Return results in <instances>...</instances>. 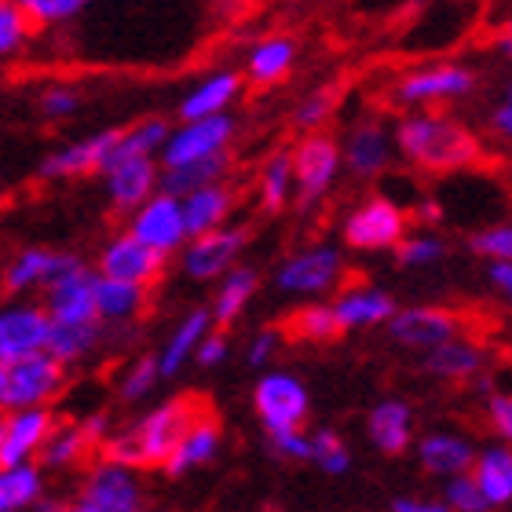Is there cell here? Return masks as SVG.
I'll return each mask as SVG.
<instances>
[{
  "label": "cell",
  "instance_id": "1",
  "mask_svg": "<svg viewBox=\"0 0 512 512\" xmlns=\"http://www.w3.org/2000/svg\"><path fill=\"white\" fill-rule=\"evenodd\" d=\"M392 128L399 158L425 176L469 172L483 161V139L447 110H410Z\"/></svg>",
  "mask_w": 512,
  "mask_h": 512
},
{
  "label": "cell",
  "instance_id": "2",
  "mask_svg": "<svg viewBox=\"0 0 512 512\" xmlns=\"http://www.w3.org/2000/svg\"><path fill=\"white\" fill-rule=\"evenodd\" d=\"M202 414H209V406L198 395H176V399L150 406L147 414H139L136 421L118 428L99 450H103V458L128 465L136 472L165 469L176 447H180V439L187 436V428Z\"/></svg>",
  "mask_w": 512,
  "mask_h": 512
},
{
  "label": "cell",
  "instance_id": "3",
  "mask_svg": "<svg viewBox=\"0 0 512 512\" xmlns=\"http://www.w3.org/2000/svg\"><path fill=\"white\" fill-rule=\"evenodd\" d=\"M66 381H70V374L52 352L0 363V417L41 410L63 395Z\"/></svg>",
  "mask_w": 512,
  "mask_h": 512
},
{
  "label": "cell",
  "instance_id": "4",
  "mask_svg": "<svg viewBox=\"0 0 512 512\" xmlns=\"http://www.w3.org/2000/svg\"><path fill=\"white\" fill-rule=\"evenodd\" d=\"M480 88L476 70L465 63H428L414 66L392 81V99L406 110H425L439 103H458L469 99Z\"/></svg>",
  "mask_w": 512,
  "mask_h": 512
},
{
  "label": "cell",
  "instance_id": "5",
  "mask_svg": "<svg viewBox=\"0 0 512 512\" xmlns=\"http://www.w3.org/2000/svg\"><path fill=\"white\" fill-rule=\"evenodd\" d=\"M410 227V216L399 202H392L388 194H374L344 216L341 238L344 246L355 253H384V249H399Z\"/></svg>",
  "mask_w": 512,
  "mask_h": 512
},
{
  "label": "cell",
  "instance_id": "6",
  "mask_svg": "<svg viewBox=\"0 0 512 512\" xmlns=\"http://www.w3.org/2000/svg\"><path fill=\"white\" fill-rule=\"evenodd\" d=\"M344 172L341 139L330 132H308L293 147V176H297V205L311 209L333 191Z\"/></svg>",
  "mask_w": 512,
  "mask_h": 512
},
{
  "label": "cell",
  "instance_id": "7",
  "mask_svg": "<svg viewBox=\"0 0 512 512\" xmlns=\"http://www.w3.org/2000/svg\"><path fill=\"white\" fill-rule=\"evenodd\" d=\"M344 282V256L337 246H308L289 253L275 271V286L286 297H326Z\"/></svg>",
  "mask_w": 512,
  "mask_h": 512
},
{
  "label": "cell",
  "instance_id": "8",
  "mask_svg": "<svg viewBox=\"0 0 512 512\" xmlns=\"http://www.w3.org/2000/svg\"><path fill=\"white\" fill-rule=\"evenodd\" d=\"M253 410L260 417L267 436H278V432H300L304 421H308L311 410V395L304 388V381L286 370H271L256 381L253 388Z\"/></svg>",
  "mask_w": 512,
  "mask_h": 512
},
{
  "label": "cell",
  "instance_id": "9",
  "mask_svg": "<svg viewBox=\"0 0 512 512\" xmlns=\"http://www.w3.org/2000/svg\"><path fill=\"white\" fill-rule=\"evenodd\" d=\"M77 264H81L77 253H63V249H48V246H26L4 260V267H0V289L15 300H26L30 293H44L48 286H55Z\"/></svg>",
  "mask_w": 512,
  "mask_h": 512
},
{
  "label": "cell",
  "instance_id": "10",
  "mask_svg": "<svg viewBox=\"0 0 512 512\" xmlns=\"http://www.w3.org/2000/svg\"><path fill=\"white\" fill-rule=\"evenodd\" d=\"M128 235L139 238L143 246H150L154 253H161L165 260L169 256H180L191 242V231H187V216H183V198H172V194L158 191L150 202H143L136 213L128 216Z\"/></svg>",
  "mask_w": 512,
  "mask_h": 512
},
{
  "label": "cell",
  "instance_id": "11",
  "mask_svg": "<svg viewBox=\"0 0 512 512\" xmlns=\"http://www.w3.org/2000/svg\"><path fill=\"white\" fill-rule=\"evenodd\" d=\"M121 139V128H99L92 136L74 139V143H63V147L48 150L37 165V176L44 183H59V180H81V176H103L110 169V158H114V147Z\"/></svg>",
  "mask_w": 512,
  "mask_h": 512
},
{
  "label": "cell",
  "instance_id": "12",
  "mask_svg": "<svg viewBox=\"0 0 512 512\" xmlns=\"http://www.w3.org/2000/svg\"><path fill=\"white\" fill-rule=\"evenodd\" d=\"M238 121L231 114H220V118H205V121H180L172 128L169 143L161 150V169H180V165H194V161H209L220 158V154H231V143H235Z\"/></svg>",
  "mask_w": 512,
  "mask_h": 512
},
{
  "label": "cell",
  "instance_id": "13",
  "mask_svg": "<svg viewBox=\"0 0 512 512\" xmlns=\"http://www.w3.org/2000/svg\"><path fill=\"white\" fill-rule=\"evenodd\" d=\"M249 246V227H220L202 238H191L180 253V271L191 282H220L238 267L242 253Z\"/></svg>",
  "mask_w": 512,
  "mask_h": 512
},
{
  "label": "cell",
  "instance_id": "14",
  "mask_svg": "<svg viewBox=\"0 0 512 512\" xmlns=\"http://www.w3.org/2000/svg\"><path fill=\"white\" fill-rule=\"evenodd\" d=\"M77 498H85L88 505H96L103 512L147 509V491H143L139 472L110 458H99L88 465L85 476H81V487H77Z\"/></svg>",
  "mask_w": 512,
  "mask_h": 512
},
{
  "label": "cell",
  "instance_id": "15",
  "mask_svg": "<svg viewBox=\"0 0 512 512\" xmlns=\"http://www.w3.org/2000/svg\"><path fill=\"white\" fill-rule=\"evenodd\" d=\"M344 150V172H352L355 180H381L392 169L399 150H395V128L381 118H359L341 139Z\"/></svg>",
  "mask_w": 512,
  "mask_h": 512
},
{
  "label": "cell",
  "instance_id": "16",
  "mask_svg": "<svg viewBox=\"0 0 512 512\" xmlns=\"http://www.w3.org/2000/svg\"><path fill=\"white\" fill-rule=\"evenodd\" d=\"M388 337L414 352H436L439 344L465 337V319L458 311L436 308V304H417V308H399L388 322Z\"/></svg>",
  "mask_w": 512,
  "mask_h": 512
},
{
  "label": "cell",
  "instance_id": "17",
  "mask_svg": "<svg viewBox=\"0 0 512 512\" xmlns=\"http://www.w3.org/2000/svg\"><path fill=\"white\" fill-rule=\"evenodd\" d=\"M55 322L44 311V304H30V300H15L0 308V363L11 359H30V355L48 352L52 344Z\"/></svg>",
  "mask_w": 512,
  "mask_h": 512
},
{
  "label": "cell",
  "instance_id": "18",
  "mask_svg": "<svg viewBox=\"0 0 512 512\" xmlns=\"http://www.w3.org/2000/svg\"><path fill=\"white\" fill-rule=\"evenodd\" d=\"M96 275L114 278V282H128V286L150 289L165 275V256L154 253L150 246H143L139 238H132L128 231L107 238L103 249L96 256Z\"/></svg>",
  "mask_w": 512,
  "mask_h": 512
},
{
  "label": "cell",
  "instance_id": "19",
  "mask_svg": "<svg viewBox=\"0 0 512 512\" xmlns=\"http://www.w3.org/2000/svg\"><path fill=\"white\" fill-rule=\"evenodd\" d=\"M55 425H59V417L52 414V406L0 417V469L37 465L44 443L52 439Z\"/></svg>",
  "mask_w": 512,
  "mask_h": 512
},
{
  "label": "cell",
  "instance_id": "20",
  "mask_svg": "<svg viewBox=\"0 0 512 512\" xmlns=\"http://www.w3.org/2000/svg\"><path fill=\"white\" fill-rule=\"evenodd\" d=\"M96 271L85 267V260L70 267L55 286L44 289V311L52 315L55 326H85L99 322L96 315Z\"/></svg>",
  "mask_w": 512,
  "mask_h": 512
},
{
  "label": "cell",
  "instance_id": "21",
  "mask_svg": "<svg viewBox=\"0 0 512 512\" xmlns=\"http://www.w3.org/2000/svg\"><path fill=\"white\" fill-rule=\"evenodd\" d=\"M107 198L118 213H136L139 205L150 202L161 191V161L158 158H121L107 172Z\"/></svg>",
  "mask_w": 512,
  "mask_h": 512
},
{
  "label": "cell",
  "instance_id": "22",
  "mask_svg": "<svg viewBox=\"0 0 512 512\" xmlns=\"http://www.w3.org/2000/svg\"><path fill=\"white\" fill-rule=\"evenodd\" d=\"M395 311L399 308H395L392 293H384V289H377V286H366V282L341 289V293L333 297V315H337L344 333L370 330V326H388Z\"/></svg>",
  "mask_w": 512,
  "mask_h": 512
},
{
  "label": "cell",
  "instance_id": "23",
  "mask_svg": "<svg viewBox=\"0 0 512 512\" xmlns=\"http://www.w3.org/2000/svg\"><path fill=\"white\" fill-rule=\"evenodd\" d=\"M242 85H246V77L238 74V70H216V74L202 77L198 85L180 99V121H205V118H220L227 110L235 107V99L242 96Z\"/></svg>",
  "mask_w": 512,
  "mask_h": 512
},
{
  "label": "cell",
  "instance_id": "24",
  "mask_svg": "<svg viewBox=\"0 0 512 512\" xmlns=\"http://www.w3.org/2000/svg\"><path fill=\"white\" fill-rule=\"evenodd\" d=\"M213 326L216 322H213V311L209 308H191L176 326H172L169 341H165V348L158 352V366H161V377H165V381H172L187 363H194V355H198L205 337L213 333Z\"/></svg>",
  "mask_w": 512,
  "mask_h": 512
},
{
  "label": "cell",
  "instance_id": "25",
  "mask_svg": "<svg viewBox=\"0 0 512 512\" xmlns=\"http://www.w3.org/2000/svg\"><path fill=\"white\" fill-rule=\"evenodd\" d=\"M297 66V41L286 33H271L260 37L246 52V81L256 88H271L278 81H286Z\"/></svg>",
  "mask_w": 512,
  "mask_h": 512
},
{
  "label": "cell",
  "instance_id": "26",
  "mask_svg": "<svg viewBox=\"0 0 512 512\" xmlns=\"http://www.w3.org/2000/svg\"><path fill=\"white\" fill-rule=\"evenodd\" d=\"M238 191L231 183H213V187H202L183 198V216H187V231L191 238H202L209 231H220V227H231V216H235Z\"/></svg>",
  "mask_w": 512,
  "mask_h": 512
},
{
  "label": "cell",
  "instance_id": "27",
  "mask_svg": "<svg viewBox=\"0 0 512 512\" xmlns=\"http://www.w3.org/2000/svg\"><path fill=\"white\" fill-rule=\"evenodd\" d=\"M220 443H224V428H220V421H216L213 414H202L191 428H187V436L180 439V447H176V454L169 458L165 472L180 480V476H191V472L205 469V465L220 454Z\"/></svg>",
  "mask_w": 512,
  "mask_h": 512
},
{
  "label": "cell",
  "instance_id": "28",
  "mask_svg": "<svg viewBox=\"0 0 512 512\" xmlns=\"http://www.w3.org/2000/svg\"><path fill=\"white\" fill-rule=\"evenodd\" d=\"M476 454H480V450L472 447L469 439L450 436V432H432V436H425L421 447H417L421 469L432 472V476H447V480L469 476L472 465H476Z\"/></svg>",
  "mask_w": 512,
  "mask_h": 512
},
{
  "label": "cell",
  "instance_id": "29",
  "mask_svg": "<svg viewBox=\"0 0 512 512\" xmlns=\"http://www.w3.org/2000/svg\"><path fill=\"white\" fill-rule=\"evenodd\" d=\"M366 432H370V443L381 454L399 458L410 447V439H414V410L403 399H384L366 417Z\"/></svg>",
  "mask_w": 512,
  "mask_h": 512
},
{
  "label": "cell",
  "instance_id": "30",
  "mask_svg": "<svg viewBox=\"0 0 512 512\" xmlns=\"http://www.w3.org/2000/svg\"><path fill=\"white\" fill-rule=\"evenodd\" d=\"M483 366H487V352H483V344L469 341V337L439 344L436 352L425 355V370L439 381H472L483 374Z\"/></svg>",
  "mask_w": 512,
  "mask_h": 512
},
{
  "label": "cell",
  "instance_id": "31",
  "mask_svg": "<svg viewBox=\"0 0 512 512\" xmlns=\"http://www.w3.org/2000/svg\"><path fill=\"white\" fill-rule=\"evenodd\" d=\"M150 289L128 286V282H114V278H96V315L103 326H128L147 311Z\"/></svg>",
  "mask_w": 512,
  "mask_h": 512
},
{
  "label": "cell",
  "instance_id": "32",
  "mask_svg": "<svg viewBox=\"0 0 512 512\" xmlns=\"http://www.w3.org/2000/svg\"><path fill=\"white\" fill-rule=\"evenodd\" d=\"M256 198L264 213H282L297 198V176H293V150H271L256 172Z\"/></svg>",
  "mask_w": 512,
  "mask_h": 512
},
{
  "label": "cell",
  "instance_id": "33",
  "mask_svg": "<svg viewBox=\"0 0 512 512\" xmlns=\"http://www.w3.org/2000/svg\"><path fill=\"white\" fill-rule=\"evenodd\" d=\"M256 289H260V275H256L253 267H242V264L227 278L216 282L213 304H209L216 330H227V326H235V322L242 319V311L249 308V300L256 297Z\"/></svg>",
  "mask_w": 512,
  "mask_h": 512
},
{
  "label": "cell",
  "instance_id": "34",
  "mask_svg": "<svg viewBox=\"0 0 512 512\" xmlns=\"http://www.w3.org/2000/svg\"><path fill=\"white\" fill-rule=\"evenodd\" d=\"M96 450L92 436L85 432L81 421H59L52 432V439L44 443L41 450V465L44 472H66V469H77V465H85L88 454Z\"/></svg>",
  "mask_w": 512,
  "mask_h": 512
},
{
  "label": "cell",
  "instance_id": "35",
  "mask_svg": "<svg viewBox=\"0 0 512 512\" xmlns=\"http://www.w3.org/2000/svg\"><path fill=\"white\" fill-rule=\"evenodd\" d=\"M472 480L480 483L487 505H512V447L509 443H494L476 454L472 465Z\"/></svg>",
  "mask_w": 512,
  "mask_h": 512
},
{
  "label": "cell",
  "instance_id": "36",
  "mask_svg": "<svg viewBox=\"0 0 512 512\" xmlns=\"http://www.w3.org/2000/svg\"><path fill=\"white\" fill-rule=\"evenodd\" d=\"M231 165H235L231 154H220V158L194 161V165H180V169H161V191L172 194V198H187V194L202 191V187L227 183Z\"/></svg>",
  "mask_w": 512,
  "mask_h": 512
},
{
  "label": "cell",
  "instance_id": "37",
  "mask_svg": "<svg viewBox=\"0 0 512 512\" xmlns=\"http://www.w3.org/2000/svg\"><path fill=\"white\" fill-rule=\"evenodd\" d=\"M44 469L41 465H15L0 469V512H30L44 502Z\"/></svg>",
  "mask_w": 512,
  "mask_h": 512
},
{
  "label": "cell",
  "instance_id": "38",
  "mask_svg": "<svg viewBox=\"0 0 512 512\" xmlns=\"http://www.w3.org/2000/svg\"><path fill=\"white\" fill-rule=\"evenodd\" d=\"M169 136H172V125L165 118H158V114L132 121L128 128H121V139H118V147H114L110 165L121 158H161Z\"/></svg>",
  "mask_w": 512,
  "mask_h": 512
},
{
  "label": "cell",
  "instance_id": "39",
  "mask_svg": "<svg viewBox=\"0 0 512 512\" xmlns=\"http://www.w3.org/2000/svg\"><path fill=\"white\" fill-rule=\"evenodd\" d=\"M107 341V326L103 322H85V326H55L48 352L70 370V366L85 363L99 352V344Z\"/></svg>",
  "mask_w": 512,
  "mask_h": 512
},
{
  "label": "cell",
  "instance_id": "40",
  "mask_svg": "<svg viewBox=\"0 0 512 512\" xmlns=\"http://www.w3.org/2000/svg\"><path fill=\"white\" fill-rule=\"evenodd\" d=\"M289 341L300 344H330L337 337H344L341 322L333 315V304H304L286 319V330H282Z\"/></svg>",
  "mask_w": 512,
  "mask_h": 512
},
{
  "label": "cell",
  "instance_id": "41",
  "mask_svg": "<svg viewBox=\"0 0 512 512\" xmlns=\"http://www.w3.org/2000/svg\"><path fill=\"white\" fill-rule=\"evenodd\" d=\"M165 381L158 366V355H139L136 363H128L118 377V399L121 403H143L158 384Z\"/></svg>",
  "mask_w": 512,
  "mask_h": 512
},
{
  "label": "cell",
  "instance_id": "42",
  "mask_svg": "<svg viewBox=\"0 0 512 512\" xmlns=\"http://www.w3.org/2000/svg\"><path fill=\"white\" fill-rule=\"evenodd\" d=\"M311 461L326 476H344V472L352 469V450H348V443L333 428H319V432H311Z\"/></svg>",
  "mask_w": 512,
  "mask_h": 512
},
{
  "label": "cell",
  "instance_id": "43",
  "mask_svg": "<svg viewBox=\"0 0 512 512\" xmlns=\"http://www.w3.org/2000/svg\"><path fill=\"white\" fill-rule=\"evenodd\" d=\"M333 110H337V92L326 85L311 88L308 96L293 107V125H297L304 136H308V132H322V125L333 118Z\"/></svg>",
  "mask_w": 512,
  "mask_h": 512
},
{
  "label": "cell",
  "instance_id": "44",
  "mask_svg": "<svg viewBox=\"0 0 512 512\" xmlns=\"http://www.w3.org/2000/svg\"><path fill=\"white\" fill-rule=\"evenodd\" d=\"M33 22L15 0H0V63H8L11 55H19L30 41Z\"/></svg>",
  "mask_w": 512,
  "mask_h": 512
},
{
  "label": "cell",
  "instance_id": "45",
  "mask_svg": "<svg viewBox=\"0 0 512 512\" xmlns=\"http://www.w3.org/2000/svg\"><path fill=\"white\" fill-rule=\"evenodd\" d=\"M447 256V242L436 231H414L403 238V246L395 249L399 267H436Z\"/></svg>",
  "mask_w": 512,
  "mask_h": 512
},
{
  "label": "cell",
  "instance_id": "46",
  "mask_svg": "<svg viewBox=\"0 0 512 512\" xmlns=\"http://www.w3.org/2000/svg\"><path fill=\"white\" fill-rule=\"evenodd\" d=\"M469 249L491 264H512V220L480 227L476 235H469Z\"/></svg>",
  "mask_w": 512,
  "mask_h": 512
},
{
  "label": "cell",
  "instance_id": "47",
  "mask_svg": "<svg viewBox=\"0 0 512 512\" xmlns=\"http://www.w3.org/2000/svg\"><path fill=\"white\" fill-rule=\"evenodd\" d=\"M81 99L85 96H81L77 85H70V81H52V85L41 88L37 110H41V118H48V121H66L81 110Z\"/></svg>",
  "mask_w": 512,
  "mask_h": 512
},
{
  "label": "cell",
  "instance_id": "48",
  "mask_svg": "<svg viewBox=\"0 0 512 512\" xmlns=\"http://www.w3.org/2000/svg\"><path fill=\"white\" fill-rule=\"evenodd\" d=\"M15 4L26 11L33 26H59V22L74 19L88 0H15Z\"/></svg>",
  "mask_w": 512,
  "mask_h": 512
},
{
  "label": "cell",
  "instance_id": "49",
  "mask_svg": "<svg viewBox=\"0 0 512 512\" xmlns=\"http://www.w3.org/2000/svg\"><path fill=\"white\" fill-rule=\"evenodd\" d=\"M443 502L450 505V512H487V498H483L480 483L469 476H458V480H447V491H443Z\"/></svg>",
  "mask_w": 512,
  "mask_h": 512
},
{
  "label": "cell",
  "instance_id": "50",
  "mask_svg": "<svg viewBox=\"0 0 512 512\" xmlns=\"http://www.w3.org/2000/svg\"><path fill=\"white\" fill-rule=\"evenodd\" d=\"M271 439V450H275L278 458L286 461H311V436L300 428V432H278V436H267Z\"/></svg>",
  "mask_w": 512,
  "mask_h": 512
},
{
  "label": "cell",
  "instance_id": "51",
  "mask_svg": "<svg viewBox=\"0 0 512 512\" xmlns=\"http://www.w3.org/2000/svg\"><path fill=\"white\" fill-rule=\"evenodd\" d=\"M487 421H491L494 432L512 447V392L487 395Z\"/></svg>",
  "mask_w": 512,
  "mask_h": 512
},
{
  "label": "cell",
  "instance_id": "52",
  "mask_svg": "<svg viewBox=\"0 0 512 512\" xmlns=\"http://www.w3.org/2000/svg\"><path fill=\"white\" fill-rule=\"evenodd\" d=\"M278 344H282V330L253 333V341L246 344V363L249 366H267L278 355Z\"/></svg>",
  "mask_w": 512,
  "mask_h": 512
},
{
  "label": "cell",
  "instance_id": "53",
  "mask_svg": "<svg viewBox=\"0 0 512 512\" xmlns=\"http://www.w3.org/2000/svg\"><path fill=\"white\" fill-rule=\"evenodd\" d=\"M227 352H231V344H227L224 330H213V333H209V337L202 341V348H198V355H194V363L202 366V370H213V366L224 363Z\"/></svg>",
  "mask_w": 512,
  "mask_h": 512
},
{
  "label": "cell",
  "instance_id": "54",
  "mask_svg": "<svg viewBox=\"0 0 512 512\" xmlns=\"http://www.w3.org/2000/svg\"><path fill=\"white\" fill-rule=\"evenodd\" d=\"M81 425H85V432L92 436V443L96 447H103L118 428H114V421H110V414L107 410H96V414H88V417H81Z\"/></svg>",
  "mask_w": 512,
  "mask_h": 512
},
{
  "label": "cell",
  "instance_id": "55",
  "mask_svg": "<svg viewBox=\"0 0 512 512\" xmlns=\"http://www.w3.org/2000/svg\"><path fill=\"white\" fill-rule=\"evenodd\" d=\"M487 128H491L494 139L512 143V107H509V103H498V107H491V114H487Z\"/></svg>",
  "mask_w": 512,
  "mask_h": 512
},
{
  "label": "cell",
  "instance_id": "56",
  "mask_svg": "<svg viewBox=\"0 0 512 512\" xmlns=\"http://www.w3.org/2000/svg\"><path fill=\"white\" fill-rule=\"evenodd\" d=\"M392 512H450V505L432 502V498H395Z\"/></svg>",
  "mask_w": 512,
  "mask_h": 512
},
{
  "label": "cell",
  "instance_id": "57",
  "mask_svg": "<svg viewBox=\"0 0 512 512\" xmlns=\"http://www.w3.org/2000/svg\"><path fill=\"white\" fill-rule=\"evenodd\" d=\"M487 278H491L494 289L512 304V264H491L487 267Z\"/></svg>",
  "mask_w": 512,
  "mask_h": 512
},
{
  "label": "cell",
  "instance_id": "58",
  "mask_svg": "<svg viewBox=\"0 0 512 512\" xmlns=\"http://www.w3.org/2000/svg\"><path fill=\"white\" fill-rule=\"evenodd\" d=\"M494 52L502 55V59H512V19H505L494 33Z\"/></svg>",
  "mask_w": 512,
  "mask_h": 512
},
{
  "label": "cell",
  "instance_id": "59",
  "mask_svg": "<svg viewBox=\"0 0 512 512\" xmlns=\"http://www.w3.org/2000/svg\"><path fill=\"white\" fill-rule=\"evenodd\" d=\"M63 512H103V509H96V505H88L85 498H74V502L66 505Z\"/></svg>",
  "mask_w": 512,
  "mask_h": 512
},
{
  "label": "cell",
  "instance_id": "60",
  "mask_svg": "<svg viewBox=\"0 0 512 512\" xmlns=\"http://www.w3.org/2000/svg\"><path fill=\"white\" fill-rule=\"evenodd\" d=\"M63 509H66V505H59V502H48V498H44V502H41V505H33L30 512H63Z\"/></svg>",
  "mask_w": 512,
  "mask_h": 512
},
{
  "label": "cell",
  "instance_id": "61",
  "mask_svg": "<svg viewBox=\"0 0 512 512\" xmlns=\"http://www.w3.org/2000/svg\"><path fill=\"white\" fill-rule=\"evenodd\" d=\"M502 103H509V107H512V81H509V85H505V96H502Z\"/></svg>",
  "mask_w": 512,
  "mask_h": 512
},
{
  "label": "cell",
  "instance_id": "62",
  "mask_svg": "<svg viewBox=\"0 0 512 512\" xmlns=\"http://www.w3.org/2000/svg\"><path fill=\"white\" fill-rule=\"evenodd\" d=\"M0 267H4V264H0Z\"/></svg>",
  "mask_w": 512,
  "mask_h": 512
}]
</instances>
